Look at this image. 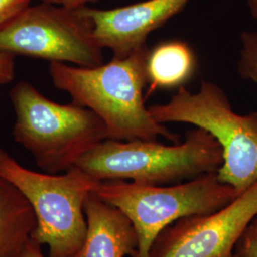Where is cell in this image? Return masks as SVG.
Returning <instances> with one entry per match:
<instances>
[{
  "instance_id": "cell-1",
  "label": "cell",
  "mask_w": 257,
  "mask_h": 257,
  "mask_svg": "<svg viewBox=\"0 0 257 257\" xmlns=\"http://www.w3.org/2000/svg\"><path fill=\"white\" fill-rule=\"evenodd\" d=\"M150 51L147 44L124 58L112 57L91 68L51 62L49 74L56 89L103 121L108 138L131 141L161 137L178 142L179 137L158 123L145 104Z\"/></svg>"
},
{
  "instance_id": "cell-2",
  "label": "cell",
  "mask_w": 257,
  "mask_h": 257,
  "mask_svg": "<svg viewBox=\"0 0 257 257\" xmlns=\"http://www.w3.org/2000/svg\"><path fill=\"white\" fill-rule=\"evenodd\" d=\"M223 153L203 128L189 131L182 143L157 140L121 141L107 138L78 160L75 167L97 181L127 180L142 185H172L217 172Z\"/></svg>"
},
{
  "instance_id": "cell-3",
  "label": "cell",
  "mask_w": 257,
  "mask_h": 257,
  "mask_svg": "<svg viewBox=\"0 0 257 257\" xmlns=\"http://www.w3.org/2000/svg\"><path fill=\"white\" fill-rule=\"evenodd\" d=\"M16 114L14 140L48 174H62L75 167L91 149L108 138L107 130L93 111L53 101L28 81L10 91Z\"/></svg>"
},
{
  "instance_id": "cell-4",
  "label": "cell",
  "mask_w": 257,
  "mask_h": 257,
  "mask_svg": "<svg viewBox=\"0 0 257 257\" xmlns=\"http://www.w3.org/2000/svg\"><path fill=\"white\" fill-rule=\"evenodd\" d=\"M149 110L160 124L187 123L211 134L223 153L218 178L237 195L257 181V111L236 113L215 83L203 80L196 92L181 86L169 101Z\"/></svg>"
},
{
  "instance_id": "cell-5",
  "label": "cell",
  "mask_w": 257,
  "mask_h": 257,
  "mask_svg": "<svg viewBox=\"0 0 257 257\" xmlns=\"http://www.w3.org/2000/svg\"><path fill=\"white\" fill-rule=\"evenodd\" d=\"M94 193L132 222L138 240L134 257H150L157 237L176 221L218 211L237 196L230 186L221 182L217 172L161 186L127 180L101 181Z\"/></svg>"
},
{
  "instance_id": "cell-6",
  "label": "cell",
  "mask_w": 257,
  "mask_h": 257,
  "mask_svg": "<svg viewBox=\"0 0 257 257\" xmlns=\"http://www.w3.org/2000/svg\"><path fill=\"white\" fill-rule=\"evenodd\" d=\"M0 176L31 204L37 219L32 239L48 246L49 257L73 256L87 232L85 202L100 181L77 167L55 175L30 170L2 148Z\"/></svg>"
},
{
  "instance_id": "cell-7",
  "label": "cell",
  "mask_w": 257,
  "mask_h": 257,
  "mask_svg": "<svg viewBox=\"0 0 257 257\" xmlns=\"http://www.w3.org/2000/svg\"><path fill=\"white\" fill-rule=\"evenodd\" d=\"M90 18L80 9L41 2L0 27V53L78 67L104 63Z\"/></svg>"
},
{
  "instance_id": "cell-8",
  "label": "cell",
  "mask_w": 257,
  "mask_h": 257,
  "mask_svg": "<svg viewBox=\"0 0 257 257\" xmlns=\"http://www.w3.org/2000/svg\"><path fill=\"white\" fill-rule=\"evenodd\" d=\"M257 216V181L218 211L182 218L163 230L150 257H233Z\"/></svg>"
},
{
  "instance_id": "cell-9",
  "label": "cell",
  "mask_w": 257,
  "mask_h": 257,
  "mask_svg": "<svg viewBox=\"0 0 257 257\" xmlns=\"http://www.w3.org/2000/svg\"><path fill=\"white\" fill-rule=\"evenodd\" d=\"M192 0H146L114 9L85 7L93 34L112 57L124 58L147 45L148 37L179 14Z\"/></svg>"
},
{
  "instance_id": "cell-10",
  "label": "cell",
  "mask_w": 257,
  "mask_h": 257,
  "mask_svg": "<svg viewBox=\"0 0 257 257\" xmlns=\"http://www.w3.org/2000/svg\"><path fill=\"white\" fill-rule=\"evenodd\" d=\"M87 232L82 246L72 257H134L138 235L128 217L96 193L84 206Z\"/></svg>"
},
{
  "instance_id": "cell-11",
  "label": "cell",
  "mask_w": 257,
  "mask_h": 257,
  "mask_svg": "<svg viewBox=\"0 0 257 257\" xmlns=\"http://www.w3.org/2000/svg\"><path fill=\"white\" fill-rule=\"evenodd\" d=\"M37 228L31 204L0 176V257H24Z\"/></svg>"
},
{
  "instance_id": "cell-12",
  "label": "cell",
  "mask_w": 257,
  "mask_h": 257,
  "mask_svg": "<svg viewBox=\"0 0 257 257\" xmlns=\"http://www.w3.org/2000/svg\"><path fill=\"white\" fill-rule=\"evenodd\" d=\"M195 59L192 49L185 42L171 40L150 51L147 74V95L158 89L181 87L193 73Z\"/></svg>"
},
{
  "instance_id": "cell-13",
  "label": "cell",
  "mask_w": 257,
  "mask_h": 257,
  "mask_svg": "<svg viewBox=\"0 0 257 257\" xmlns=\"http://www.w3.org/2000/svg\"><path fill=\"white\" fill-rule=\"evenodd\" d=\"M240 42L237 73L244 80L257 85V32H243Z\"/></svg>"
},
{
  "instance_id": "cell-14",
  "label": "cell",
  "mask_w": 257,
  "mask_h": 257,
  "mask_svg": "<svg viewBox=\"0 0 257 257\" xmlns=\"http://www.w3.org/2000/svg\"><path fill=\"white\" fill-rule=\"evenodd\" d=\"M233 257H257V221H252L234 250Z\"/></svg>"
},
{
  "instance_id": "cell-15",
  "label": "cell",
  "mask_w": 257,
  "mask_h": 257,
  "mask_svg": "<svg viewBox=\"0 0 257 257\" xmlns=\"http://www.w3.org/2000/svg\"><path fill=\"white\" fill-rule=\"evenodd\" d=\"M35 0H0V27L33 5Z\"/></svg>"
},
{
  "instance_id": "cell-16",
  "label": "cell",
  "mask_w": 257,
  "mask_h": 257,
  "mask_svg": "<svg viewBox=\"0 0 257 257\" xmlns=\"http://www.w3.org/2000/svg\"><path fill=\"white\" fill-rule=\"evenodd\" d=\"M16 75V55L0 53V86L12 82Z\"/></svg>"
},
{
  "instance_id": "cell-17",
  "label": "cell",
  "mask_w": 257,
  "mask_h": 257,
  "mask_svg": "<svg viewBox=\"0 0 257 257\" xmlns=\"http://www.w3.org/2000/svg\"><path fill=\"white\" fill-rule=\"evenodd\" d=\"M98 0H41V2H45L49 4H54L57 6H62L70 9H80L87 7V4L96 2Z\"/></svg>"
},
{
  "instance_id": "cell-18",
  "label": "cell",
  "mask_w": 257,
  "mask_h": 257,
  "mask_svg": "<svg viewBox=\"0 0 257 257\" xmlns=\"http://www.w3.org/2000/svg\"><path fill=\"white\" fill-rule=\"evenodd\" d=\"M24 257H46L42 251V246L35 240H31L28 244Z\"/></svg>"
},
{
  "instance_id": "cell-19",
  "label": "cell",
  "mask_w": 257,
  "mask_h": 257,
  "mask_svg": "<svg viewBox=\"0 0 257 257\" xmlns=\"http://www.w3.org/2000/svg\"><path fill=\"white\" fill-rule=\"evenodd\" d=\"M247 4L251 17L257 20V0H247Z\"/></svg>"
},
{
  "instance_id": "cell-20",
  "label": "cell",
  "mask_w": 257,
  "mask_h": 257,
  "mask_svg": "<svg viewBox=\"0 0 257 257\" xmlns=\"http://www.w3.org/2000/svg\"><path fill=\"white\" fill-rule=\"evenodd\" d=\"M255 220L257 221V216H256V217H255Z\"/></svg>"
}]
</instances>
